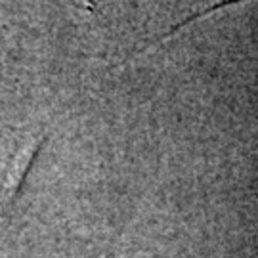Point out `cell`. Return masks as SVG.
<instances>
[{
    "mask_svg": "<svg viewBox=\"0 0 258 258\" xmlns=\"http://www.w3.org/2000/svg\"><path fill=\"white\" fill-rule=\"evenodd\" d=\"M42 140L38 136H25L18 140L6 155L0 159V214H4L16 199L23 176L35 159Z\"/></svg>",
    "mask_w": 258,
    "mask_h": 258,
    "instance_id": "6da1fadb",
    "label": "cell"
}]
</instances>
